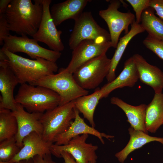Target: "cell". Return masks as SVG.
<instances>
[{"instance_id": "cell-20", "label": "cell", "mask_w": 163, "mask_h": 163, "mask_svg": "<svg viewBox=\"0 0 163 163\" xmlns=\"http://www.w3.org/2000/svg\"><path fill=\"white\" fill-rule=\"evenodd\" d=\"M110 102L111 104L117 106L124 112L131 126L135 129L142 131L148 134V132L146 130L145 125L147 105L142 104L137 106H133L115 97H112Z\"/></svg>"}, {"instance_id": "cell-34", "label": "cell", "mask_w": 163, "mask_h": 163, "mask_svg": "<svg viewBox=\"0 0 163 163\" xmlns=\"http://www.w3.org/2000/svg\"><path fill=\"white\" fill-rule=\"evenodd\" d=\"M11 0H0V15L5 14L8 6Z\"/></svg>"}, {"instance_id": "cell-9", "label": "cell", "mask_w": 163, "mask_h": 163, "mask_svg": "<svg viewBox=\"0 0 163 163\" xmlns=\"http://www.w3.org/2000/svg\"><path fill=\"white\" fill-rule=\"evenodd\" d=\"M2 47L13 53H25L34 59L40 58L55 62L62 54L60 52L41 46L36 40L30 38L26 36L18 37L10 35L4 39Z\"/></svg>"}, {"instance_id": "cell-15", "label": "cell", "mask_w": 163, "mask_h": 163, "mask_svg": "<svg viewBox=\"0 0 163 163\" xmlns=\"http://www.w3.org/2000/svg\"><path fill=\"white\" fill-rule=\"evenodd\" d=\"M53 143L44 140L36 132H33L24 139L22 147L9 162L18 163L21 161L33 158L37 155L51 153L50 148Z\"/></svg>"}, {"instance_id": "cell-13", "label": "cell", "mask_w": 163, "mask_h": 163, "mask_svg": "<svg viewBox=\"0 0 163 163\" xmlns=\"http://www.w3.org/2000/svg\"><path fill=\"white\" fill-rule=\"evenodd\" d=\"M12 112L18 122V130L15 138L20 148L23 146L24 139L30 133L35 132L42 136L43 128L40 118L43 113L29 112L17 103L16 109Z\"/></svg>"}, {"instance_id": "cell-17", "label": "cell", "mask_w": 163, "mask_h": 163, "mask_svg": "<svg viewBox=\"0 0 163 163\" xmlns=\"http://www.w3.org/2000/svg\"><path fill=\"white\" fill-rule=\"evenodd\" d=\"M19 81L6 63L0 65V108L13 111L17 107V103L14 96L15 87Z\"/></svg>"}, {"instance_id": "cell-36", "label": "cell", "mask_w": 163, "mask_h": 163, "mask_svg": "<svg viewBox=\"0 0 163 163\" xmlns=\"http://www.w3.org/2000/svg\"><path fill=\"white\" fill-rule=\"evenodd\" d=\"M0 163H12L9 161H0Z\"/></svg>"}, {"instance_id": "cell-6", "label": "cell", "mask_w": 163, "mask_h": 163, "mask_svg": "<svg viewBox=\"0 0 163 163\" xmlns=\"http://www.w3.org/2000/svg\"><path fill=\"white\" fill-rule=\"evenodd\" d=\"M111 62L106 54L94 58L79 67L73 73L74 78L84 89L95 88L108 74Z\"/></svg>"}, {"instance_id": "cell-35", "label": "cell", "mask_w": 163, "mask_h": 163, "mask_svg": "<svg viewBox=\"0 0 163 163\" xmlns=\"http://www.w3.org/2000/svg\"><path fill=\"white\" fill-rule=\"evenodd\" d=\"M18 163H34L33 158L21 161Z\"/></svg>"}, {"instance_id": "cell-4", "label": "cell", "mask_w": 163, "mask_h": 163, "mask_svg": "<svg viewBox=\"0 0 163 163\" xmlns=\"http://www.w3.org/2000/svg\"><path fill=\"white\" fill-rule=\"evenodd\" d=\"M31 85L45 87L56 93L61 99L59 105L88 95L89 93L87 90L82 88L78 84L72 73L63 68L60 69L58 73L45 76Z\"/></svg>"}, {"instance_id": "cell-32", "label": "cell", "mask_w": 163, "mask_h": 163, "mask_svg": "<svg viewBox=\"0 0 163 163\" xmlns=\"http://www.w3.org/2000/svg\"><path fill=\"white\" fill-rule=\"evenodd\" d=\"M51 154L50 153L43 155H37L34 156L33 158L34 163H57L52 159Z\"/></svg>"}, {"instance_id": "cell-37", "label": "cell", "mask_w": 163, "mask_h": 163, "mask_svg": "<svg viewBox=\"0 0 163 163\" xmlns=\"http://www.w3.org/2000/svg\"></svg>"}, {"instance_id": "cell-29", "label": "cell", "mask_w": 163, "mask_h": 163, "mask_svg": "<svg viewBox=\"0 0 163 163\" xmlns=\"http://www.w3.org/2000/svg\"><path fill=\"white\" fill-rule=\"evenodd\" d=\"M133 7L135 12L136 22L140 24L143 11L150 7V0H126Z\"/></svg>"}, {"instance_id": "cell-19", "label": "cell", "mask_w": 163, "mask_h": 163, "mask_svg": "<svg viewBox=\"0 0 163 163\" xmlns=\"http://www.w3.org/2000/svg\"><path fill=\"white\" fill-rule=\"evenodd\" d=\"M90 0H67L51 7V17L56 26L69 19L75 20L83 12Z\"/></svg>"}, {"instance_id": "cell-8", "label": "cell", "mask_w": 163, "mask_h": 163, "mask_svg": "<svg viewBox=\"0 0 163 163\" xmlns=\"http://www.w3.org/2000/svg\"><path fill=\"white\" fill-rule=\"evenodd\" d=\"M109 2L107 8L100 10L99 14L107 25L111 47L116 48L122 32L124 30L125 34L127 33L129 31V25L136 20L134 15L131 12H122L118 10L121 6V1L112 0Z\"/></svg>"}, {"instance_id": "cell-11", "label": "cell", "mask_w": 163, "mask_h": 163, "mask_svg": "<svg viewBox=\"0 0 163 163\" xmlns=\"http://www.w3.org/2000/svg\"><path fill=\"white\" fill-rule=\"evenodd\" d=\"M43 14L38 30L32 37L37 41L46 44L50 50L60 52L64 49L61 38L62 32L58 30L51 17L50 5L51 0H42Z\"/></svg>"}, {"instance_id": "cell-5", "label": "cell", "mask_w": 163, "mask_h": 163, "mask_svg": "<svg viewBox=\"0 0 163 163\" xmlns=\"http://www.w3.org/2000/svg\"><path fill=\"white\" fill-rule=\"evenodd\" d=\"M75 116L74 100L43 113L40 118L43 139L52 142L56 135L68 129Z\"/></svg>"}, {"instance_id": "cell-12", "label": "cell", "mask_w": 163, "mask_h": 163, "mask_svg": "<svg viewBox=\"0 0 163 163\" xmlns=\"http://www.w3.org/2000/svg\"><path fill=\"white\" fill-rule=\"evenodd\" d=\"M110 47V41L102 40H83L72 50L71 60L66 69L73 74L85 63L106 54Z\"/></svg>"}, {"instance_id": "cell-10", "label": "cell", "mask_w": 163, "mask_h": 163, "mask_svg": "<svg viewBox=\"0 0 163 163\" xmlns=\"http://www.w3.org/2000/svg\"><path fill=\"white\" fill-rule=\"evenodd\" d=\"M89 134L77 136L65 145H57L52 144L50 148L52 154L57 158H61L60 153L67 152L74 158L77 163H96L97 156L96 151L98 147L86 142Z\"/></svg>"}, {"instance_id": "cell-27", "label": "cell", "mask_w": 163, "mask_h": 163, "mask_svg": "<svg viewBox=\"0 0 163 163\" xmlns=\"http://www.w3.org/2000/svg\"><path fill=\"white\" fill-rule=\"evenodd\" d=\"M15 137L0 142V161H9L20 151Z\"/></svg>"}, {"instance_id": "cell-1", "label": "cell", "mask_w": 163, "mask_h": 163, "mask_svg": "<svg viewBox=\"0 0 163 163\" xmlns=\"http://www.w3.org/2000/svg\"><path fill=\"white\" fill-rule=\"evenodd\" d=\"M11 0L5 15L10 31L32 37L38 30L43 11L42 0Z\"/></svg>"}, {"instance_id": "cell-33", "label": "cell", "mask_w": 163, "mask_h": 163, "mask_svg": "<svg viewBox=\"0 0 163 163\" xmlns=\"http://www.w3.org/2000/svg\"><path fill=\"white\" fill-rule=\"evenodd\" d=\"M60 155L64 159L65 163H77L72 156L67 152H62Z\"/></svg>"}, {"instance_id": "cell-23", "label": "cell", "mask_w": 163, "mask_h": 163, "mask_svg": "<svg viewBox=\"0 0 163 163\" xmlns=\"http://www.w3.org/2000/svg\"><path fill=\"white\" fill-rule=\"evenodd\" d=\"M144 31L141 24L137 23L135 21L131 24V28L129 32L120 39L114 54L111 59L109 72L106 77L108 82H111L116 78V68L129 41L136 35Z\"/></svg>"}, {"instance_id": "cell-28", "label": "cell", "mask_w": 163, "mask_h": 163, "mask_svg": "<svg viewBox=\"0 0 163 163\" xmlns=\"http://www.w3.org/2000/svg\"><path fill=\"white\" fill-rule=\"evenodd\" d=\"M144 45L163 60V41L149 35L143 40Z\"/></svg>"}, {"instance_id": "cell-14", "label": "cell", "mask_w": 163, "mask_h": 163, "mask_svg": "<svg viewBox=\"0 0 163 163\" xmlns=\"http://www.w3.org/2000/svg\"><path fill=\"white\" fill-rule=\"evenodd\" d=\"M75 117L70 127L65 132L56 135L54 138L53 143L57 145L67 144L73 138L83 134H90L97 137L103 144H104L103 138L107 139L114 137L112 136L101 133L94 128L87 125L83 118L79 115V111L75 108Z\"/></svg>"}, {"instance_id": "cell-16", "label": "cell", "mask_w": 163, "mask_h": 163, "mask_svg": "<svg viewBox=\"0 0 163 163\" xmlns=\"http://www.w3.org/2000/svg\"><path fill=\"white\" fill-rule=\"evenodd\" d=\"M132 57L136 64L140 81L152 88L155 94L162 93L163 71L157 66L149 63L139 54H134Z\"/></svg>"}, {"instance_id": "cell-26", "label": "cell", "mask_w": 163, "mask_h": 163, "mask_svg": "<svg viewBox=\"0 0 163 163\" xmlns=\"http://www.w3.org/2000/svg\"><path fill=\"white\" fill-rule=\"evenodd\" d=\"M18 130L17 120L12 111L0 108V142L15 137Z\"/></svg>"}, {"instance_id": "cell-21", "label": "cell", "mask_w": 163, "mask_h": 163, "mask_svg": "<svg viewBox=\"0 0 163 163\" xmlns=\"http://www.w3.org/2000/svg\"><path fill=\"white\" fill-rule=\"evenodd\" d=\"M128 131L130 136L129 142L124 149L115 155V157L121 163H124L132 152L147 143L156 141L163 145V138L150 136L142 131L135 129L131 126L129 128Z\"/></svg>"}, {"instance_id": "cell-7", "label": "cell", "mask_w": 163, "mask_h": 163, "mask_svg": "<svg viewBox=\"0 0 163 163\" xmlns=\"http://www.w3.org/2000/svg\"><path fill=\"white\" fill-rule=\"evenodd\" d=\"M74 21V27L69 41V46L72 50L85 40L110 41L109 33L97 24L91 12H83Z\"/></svg>"}, {"instance_id": "cell-24", "label": "cell", "mask_w": 163, "mask_h": 163, "mask_svg": "<svg viewBox=\"0 0 163 163\" xmlns=\"http://www.w3.org/2000/svg\"><path fill=\"white\" fill-rule=\"evenodd\" d=\"M102 96L100 88H98L90 94L81 96L74 100L75 108L82 114L84 118L94 128L95 126L94 113L100 100L102 98Z\"/></svg>"}, {"instance_id": "cell-30", "label": "cell", "mask_w": 163, "mask_h": 163, "mask_svg": "<svg viewBox=\"0 0 163 163\" xmlns=\"http://www.w3.org/2000/svg\"><path fill=\"white\" fill-rule=\"evenodd\" d=\"M10 31L5 14L0 15V45H3L4 39L11 35Z\"/></svg>"}, {"instance_id": "cell-25", "label": "cell", "mask_w": 163, "mask_h": 163, "mask_svg": "<svg viewBox=\"0 0 163 163\" xmlns=\"http://www.w3.org/2000/svg\"><path fill=\"white\" fill-rule=\"evenodd\" d=\"M154 10L149 7L143 12L140 24L149 36L163 41V20L156 16Z\"/></svg>"}, {"instance_id": "cell-22", "label": "cell", "mask_w": 163, "mask_h": 163, "mask_svg": "<svg viewBox=\"0 0 163 163\" xmlns=\"http://www.w3.org/2000/svg\"><path fill=\"white\" fill-rule=\"evenodd\" d=\"M163 123V93L155 94L145 110V125L146 130L155 133Z\"/></svg>"}, {"instance_id": "cell-3", "label": "cell", "mask_w": 163, "mask_h": 163, "mask_svg": "<svg viewBox=\"0 0 163 163\" xmlns=\"http://www.w3.org/2000/svg\"><path fill=\"white\" fill-rule=\"evenodd\" d=\"M14 97L16 103L30 113H44L59 106L61 100L56 93L48 88L27 83L21 84Z\"/></svg>"}, {"instance_id": "cell-18", "label": "cell", "mask_w": 163, "mask_h": 163, "mask_svg": "<svg viewBox=\"0 0 163 163\" xmlns=\"http://www.w3.org/2000/svg\"><path fill=\"white\" fill-rule=\"evenodd\" d=\"M139 79L136 66L132 56L125 61L123 69L119 75L100 88L102 98L107 97L110 92L117 88L133 87Z\"/></svg>"}, {"instance_id": "cell-2", "label": "cell", "mask_w": 163, "mask_h": 163, "mask_svg": "<svg viewBox=\"0 0 163 163\" xmlns=\"http://www.w3.org/2000/svg\"><path fill=\"white\" fill-rule=\"evenodd\" d=\"M1 49L7 56L4 61L21 84L28 83L31 85L42 77L54 74L58 70L56 62L40 58L30 59L12 53L5 48Z\"/></svg>"}, {"instance_id": "cell-31", "label": "cell", "mask_w": 163, "mask_h": 163, "mask_svg": "<svg viewBox=\"0 0 163 163\" xmlns=\"http://www.w3.org/2000/svg\"><path fill=\"white\" fill-rule=\"evenodd\" d=\"M150 7L156 11V14L163 20V0H150Z\"/></svg>"}]
</instances>
